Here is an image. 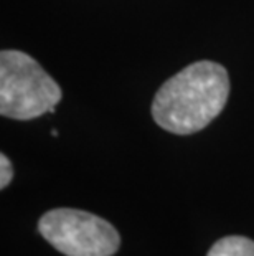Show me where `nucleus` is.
<instances>
[{
    "instance_id": "1",
    "label": "nucleus",
    "mask_w": 254,
    "mask_h": 256,
    "mask_svg": "<svg viewBox=\"0 0 254 256\" xmlns=\"http://www.w3.org/2000/svg\"><path fill=\"white\" fill-rule=\"evenodd\" d=\"M230 76L215 62H197L160 86L152 118L162 129L187 136L207 128L228 101Z\"/></svg>"
},
{
    "instance_id": "2",
    "label": "nucleus",
    "mask_w": 254,
    "mask_h": 256,
    "mask_svg": "<svg viewBox=\"0 0 254 256\" xmlns=\"http://www.w3.org/2000/svg\"><path fill=\"white\" fill-rule=\"evenodd\" d=\"M61 88L38 62L18 50L0 53V114L28 121L53 112L61 101Z\"/></svg>"
},
{
    "instance_id": "3",
    "label": "nucleus",
    "mask_w": 254,
    "mask_h": 256,
    "mask_svg": "<svg viewBox=\"0 0 254 256\" xmlns=\"http://www.w3.org/2000/svg\"><path fill=\"white\" fill-rule=\"evenodd\" d=\"M41 236L66 256H112L121 236L109 222L89 212L55 208L38 222Z\"/></svg>"
},
{
    "instance_id": "4",
    "label": "nucleus",
    "mask_w": 254,
    "mask_h": 256,
    "mask_svg": "<svg viewBox=\"0 0 254 256\" xmlns=\"http://www.w3.org/2000/svg\"><path fill=\"white\" fill-rule=\"evenodd\" d=\"M208 256H254V242L246 236H225L213 244Z\"/></svg>"
},
{
    "instance_id": "5",
    "label": "nucleus",
    "mask_w": 254,
    "mask_h": 256,
    "mask_svg": "<svg viewBox=\"0 0 254 256\" xmlns=\"http://www.w3.org/2000/svg\"><path fill=\"white\" fill-rule=\"evenodd\" d=\"M13 178V167L12 162L5 154L0 156V188H5Z\"/></svg>"
}]
</instances>
